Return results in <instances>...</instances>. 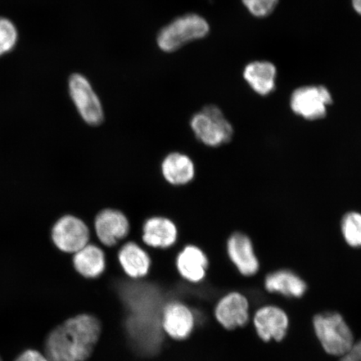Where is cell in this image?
Listing matches in <instances>:
<instances>
[{"instance_id":"cell-1","label":"cell","mask_w":361,"mask_h":361,"mask_svg":"<svg viewBox=\"0 0 361 361\" xmlns=\"http://www.w3.org/2000/svg\"><path fill=\"white\" fill-rule=\"evenodd\" d=\"M102 335L96 316L80 314L69 318L49 333L44 355L49 361H87Z\"/></svg>"},{"instance_id":"cell-2","label":"cell","mask_w":361,"mask_h":361,"mask_svg":"<svg viewBox=\"0 0 361 361\" xmlns=\"http://www.w3.org/2000/svg\"><path fill=\"white\" fill-rule=\"evenodd\" d=\"M312 324L314 335L326 354L341 358L354 345V333L341 313H319L314 316Z\"/></svg>"},{"instance_id":"cell-3","label":"cell","mask_w":361,"mask_h":361,"mask_svg":"<svg viewBox=\"0 0 361 361\" xmlns=\"http://www.w3.org/2000/svg\"><path fill=\"white\" fill-rule=\"evenodd\" d=\"M209 32V25L204 18L188 13L164 27L157 36V44L161 51L173 52L193 40L205 37Z\"/></svg>"},{"instance_id":"cell-4","label":"cell","mask_w":361,"mask_h":361,"mask_svg":"<svg viewBox=\"0 0 361 361\" xmlns=\"http://www.w3.org/2000/svg\"><path fill=\"white\" fill-rule=\"evenodd\" d=\"M197 138L207 146L216 147L231 141L233 128L218 106H207L191 120Z\"/></svg>"},{"instance_id":"cell-5","label":"cell","mask_w":361,"mask_h":361,"mask_svg":"<svg viewBox=\"0 0 361 361\" xmlns=\"http://www.w3.org/2000/svg\"><path fill=\"white\" fill-rule=\"evenodd\" d=\"M332 102L331 92L323 85H308L298 88L290 98L293 111L310 121L322 119L326 116L327 108Z\"/></svg>"},{"instance_id":"cell-6","label":"cell","mask_w":361,"mask_h":361,"mask_svg":"<svg viewBox=\"0 0 361 361\" xmlns=\"http://www.w3.org/2000/svg\"><path fill=\"white\" fill-rule=\"evenodd\" d=\"M70 94L82 119L90 126H98L104 120L100 99L89 82L80 74H74L69 80Z\"/></svg>"},{"instance_id":"cell-7","label":"cell","mask_w":361,"mask_h":361,"mask_svg":"<svg viewBox=\"0 0 361 361\" xmlns=\"http://www.w3.org/2000/svg\"><path fill=\"white\" fill-rule=\"evenodd\" d=\"M290 317L286 310L275 305H265L255 311L252 324L262 341L281 342L288 335Z\"/></svg>"},{"instance_id":"cell-8","label":"cell","mask_w":361,"mask_h":361,"mask_svg":"<svg viewBox=\"0 0 361 361\" xmlns=\"http://www.w3.org/2000/svg\"><path fill=\"white\" fill-rule=\"evenodd\" d=\"M90 230L82 220L66 215L59 219L52 228V240L56 247L67 254H75L88 245Z\"/></svg>"},{"instance_id":"cell-9","label":"cell","mask_w":361,"mask_h":361,"mask_svg":"<svg viewBox=\"0 0 361 361\" xmlns=\"http://www.w3.org/2000/svg\"><path fill=\"white\" fill-rule=\"evenodd\" d=\"M216 322L227 331L247 326L250 320V303L247 296L238 291L226 293L216 304Z\"/></svg>"},{"instance_id":"cell-10","label":"cell","mask_w":361,"mask_h":361,"mask_svg":"<svg viewBox=\"0 0 361 361\" xmlns=\"http://www.w3.org/2000/svg\"><path fill=\"white\" fill-rule=\"evenodd\" d=\"M195 322L192 310L180 302H170L162 310L161 327L173 340H187L195 327Z\"/></svg>"},{"instance_id":"cell-11","label":"cell","mask_w":361,"mask_h":361,"mask_svg":"<svg viewBox=\"0 0 361 361\" xmlns=\"http://www.w3.org/2000/svg\"><path fill=\"white\" fill-rule=\"evenodd\" d=\"M228 255L243 276H255L260 264L251 239L242 233H233L227 243Z\"/></svg>"},{"instance_id":"cell-12","label":"cell","mask_w":361,"mask_h":361,"mask_svg":"<svg viewBox=\"0 0 361 361\" xmlns=\"http://www.w3.org/2000/svg\"><path fill=\"white\" fill-rule=\"evenodd\" d=\"M94 228L99 240L105 246L112 247L128 236L130 224L121 212L105 209L97 216Z\"/></svg>"},{"instance_id":"cell-13","label":"cell","mask_w":361,"mask_h":361,"mask_svg":"<svg viewBox=\"0 0 361 361\" xmlns=\"http://www.w3.org/2000/svg\"><path fill=\"white\" fill-rule=\"evenodd\" d=\"M264 284L266 291L290 299H301L308 290L304 279L290 269H279L268 274Z\"/></svg>"},{"instance_id":"cell-14","label":"cell","mask_w":361,"mask_h":361,"mask_svg":"<svg viewBox=\"0 0 361 361\" xmlns=\"http://www.w3.org/2000/svg\"><path fill=\"white\" fill-rule=\"evenodd\" d=\"M176 264L180 276L188 282L197 283L206 277L209 259L201 248L188 245L178 255Z\"/></svg>"},{"instance_id":"cell-15","label":"cell","mask_w":361,"mask_h":361,"mask_svg":"<svg viewBox=\"0 0 361 361\" xmlns=\"http://www.w3.org/2000/svg\"><path fill=\"white\" fill-rule=\"evenodd\" d=\"M178 238V229L173 221L164 216H153L143 225V242L149 247L168 248Z\"/></svg>"},{"instance_id":"cell-16","label":"cell","mask_w":361,"mask_h":361,"mask_svg":"<svg viewBox=\"0 0 361 361\" xmlns=\"http://www.w3.org/2000/svg\"><path fill=\"white\" fill-rule=\"evenodd\" d=\"M118 260L125 274L130 279L146 277L150 270V257L142 247L133 242L126 243L121 247Z\"/></svg>"},{"instance_id":"cell-17","label":"cell","mask_w":361,"mask_h":361,"mask_svg":"<svg viewBox=\"0 0 361 361\" xmlns=\"http://www.w3.org/2000/svg\"><path fill=\"white\" fill-rule=\"evenodd\" d=\"M276 75V67L268 61L252 62L243 71L247 84L261 96H267L274 92Z\"/></svg>"},{"instance_id":"cell-18","label":"cell","mask_w":361,"mask_h":361,"mask_svg":"<svg viewBox=\"0 0 361 361\" xmlns=\"http://www.w3.org/2000/svg\"><path fill=\"white\" fill-rule=\"evenodd\" d=\"M74 268L85 279L100 277L106 268L105 252L97 245H88L75 252Z\"/></svg>"},{"instance_id":"cell-19","label":"cell","mask_w":361,"mask_h":361,"mask_svg":"<svg viewBox=\"0 0 361 361\" xmlns=\"http://www.w3.org/2000/svg\"><path fill=\"white\" fill-rule=\"evenodd\" d=\"M162 175L166 180L173 185H184L190 183L195 176L190 157L183 153H171L161 164Z\"/></svg>"},{"instance_id":"cell-20","label":"cell","mask_w":361,"mask_h":361,"mask_svg":"<svg viewBox=\"0 0 361 361\" xmlns=\"http://www.w3.org/2000/svg\"><path fill=\"white\" fill-rule=\"evenodd\" d=\"M341 230L347 245L361 247V214L351 212L345 214L342 219Z\"/></svg>"},{"instance_id":"cell-21","label":"cell","mask_w":361,"mask_h":361,"mask_svg":"<svg viewBox=\"0 0 361 361\" xmlns=\"http://www.w3.org/2000/svg\"><path fill=\"white\" fill-rule=\"evenodd\" d=\"M17 30L11 20L0 18V56L15 47L17 42Z\"/></svg>"},{"instance_id":"cell-22","label":"cell","mask_w":361,"mask_h":361,"mask_svg":"<svg viewBox=\"0 0 361 361\" xmlns=\"http://www.w3.org/2000/svg\"><path fill=\"white\" fill-rule=\"evenodd\" d=\"M279 0H243V4L252 16L259 18L268 16L276 7Z\"/></svg>"},{"instance_id":"cell-23","label":"cell","mask_w":361,"mask_h":361,"mask_svg":"<svg viewBox=\"0 0 361 361\" xmlns=\"http://www.w3.org/2000/svg\"><path fill=\"white\" fill-rule=\"evenodd\" d=\"M15 361H49L44 354L35 350H26Z\"/></svg>"},{"instance_id":"cell-24","label":"cell","mask_w":361,"mask_h":361,"mask_svg":"<svg viewBox=\"0 0 361 361\" xmlns=\"http://www.w3.org/2000/svg\"><path fill=\"white\" fill-rule=\"evenodd\" d=\"M340 361H361V340L355 341L352 348L340 358Z\"/></svg>"},{"instance_id":"cell-25","label":"cell","mask_w":361,"mask_h":361,"mask_svg":"<svg viewBox=\"0 0 361 361\" xmlns=\"http://www.w3.org/2000/svg\"><path fill=\"white\" fill-rule=\"evenodd\" d=\"M352 4H353L354 10L361 15V0H352Z\"/></svg>"},{"instance_id":"cell-26","label":"cell","mask_w":361,"mask_h":361,"mask_svg":"<svg viewBox=\"0 0 361 361\" xmlns=\"http://www.w3.org/2000/svg\"><path fill=\"white\" fill-rule=\"evenodd\" d=\"M0 361H3V360H2V358H1V357H0Z\"/></svg>"}]
</instances>
